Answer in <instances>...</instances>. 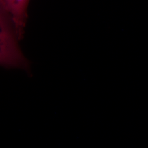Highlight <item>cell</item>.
Segmentation results:
<instances>
[{"label":"cell","mask_w":148,"mask_h":148,"mask_svg":"<svg viewBox=\"0 0 148 148\" xmlns=\"http://www.w3.org/2000/svg\"><path fill=\"white\" fill-rule=\"evenodd\" d=\"M29 0H0L1 46H16L23 36Z\"/></svg>","instance_id":"cell-1"}]
</instances>
